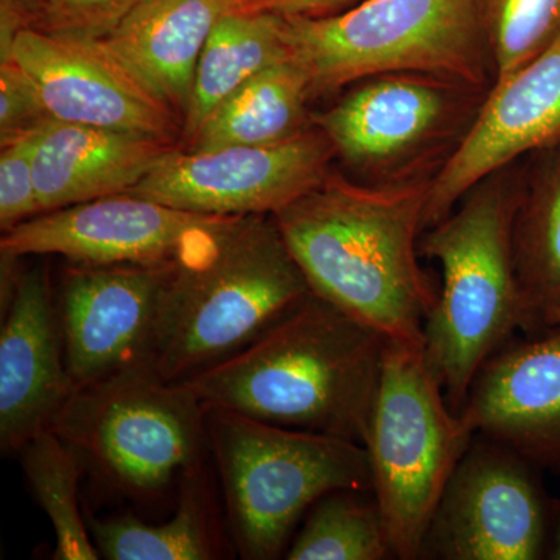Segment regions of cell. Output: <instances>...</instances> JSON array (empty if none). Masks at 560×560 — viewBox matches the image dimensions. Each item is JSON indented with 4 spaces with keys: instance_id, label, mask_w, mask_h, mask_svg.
I'll return each instance as SVG.
<instances>
[{
    "instance_id": "25",
    "label": "cell",
    "mask_w": 560,
    "mask_h": 560,
    "mask_svg": "<svg viewBox=\"0 0 560 560\" xmlns=\"http://www.w3.org/2000/svg\"><path fill=\"white\" fill-rule=\"evenodd\" d=\"M361 490H334L320 497L291 541L290 560H386L394 558L377 500ZM396 559V558H394Z\"/></svg>"
},
{
    "instance_id": "28",
    "label": "cell",
    "mask_w": 560,
    "mask_h": 560,
    "mask_svg": "<svg viewBox=\"0 0 560 560\" xmlns=\"http://www.w3.org/2000/svg\"><path fill=\"white\" fill-rule=\"evenodd\" d=\"M35 135L3 143L0 150V228L3 232L40 213L33 172Z\"/></svg>"
},
{
    "instance_id": "31",
    "label": "cell",
    "mask_w": 560,
    "mask_h": 560,
    "mask_svg": "<svg viewBox=\"0 0 560 560\" xmlns=\"http://www.w3.org/2000/svg\"><path fill=\"white\" fill-rule=\"evenodd\" d=\"M43 0H0V58L7 57L16 33L31 27Z\"/></svg>"
},
{
    "instance_id": "27",
    "label": "cell",
    "mask_w": 560,
    "mask_h": 560,
    "mask_svg": "<svg viewBox=\"0 0 560 560\" xmlns=\"http://www.w3.org/2000/svg\"><path fill=\"white\" fill-rule=\"evenodd\" d=\"M145 0H43L31 27L60 38L98 43Z\"/></svg>"
},
{
    "instance_id": "12",
    "label": "cell",
    "mask_w": 560,
    "mask_h": 560,
    "mask_svg": "<svg viewBox=\"0 0 560 560\" xmlns=\"http://www.w3.org/2000/svg\"><path fill=\"white\" fill-rule=\"evenodd\" d=\"M176 265H75L66 270L57 308L77 390L149 360L162 291Z\"/></svg>"
},
{
    "instance_id": "30",
    "label": "cell",
    "mask_w": 560,
    "mask_h": 560,
    "mask_svg": "<svg viewBox=\"0 0 560 560\" xmlns=\"http://www.w3.org/2000/svg\"><path fill=\"white\" fill-rule=\"evenodd\" d=\"M361 0H235L232 9L245 13H272L283 18H319L357 5Z\"/></svg>"
},
{
    "instance_id": "19",
    "label": "cell",
    "mask_w": 560,
    "mask_h": 560,
    "mask_svg": "<svg viewBox=\"0 0 560 560\" xmlns=\"http://www.w3.org/2000/svg\"><path fill=\"white\" fill-rule=\"evenodd\" d=\"M234 2L145 0L98 44L143 91L184 121L206 40Z\"/></svg>"
},
{
    "instance_id": "15",
    "label": "cell",
    "mask_w": 560,
    "mask_h": 560,
    "mask_svg": "<svg viewBox=\"0 0 560 560\" xmlns=\"http://www.w3.org/2000/svg\"><path fill=\"white\" fill-rule=\"evenodd\" d=\"M2 285L0 447L11 455L50 429L77 388L47 268L16 272Z\"/></svg>"
},
{
    "instance_id": "7",
    "label": "cell",
    "mask_w": 560,
    "mask_h": 560,
    "mask_svg": "<svg viewBox=\"0 0 560 560\" xmlns=\"http://www.w3.org/2000/svg\"><path fill=\"white\" fill-rule=\"evenodd\" d=\"M474 438L423 349L388 341L363 445L394 558H422L442 493Z\"/></svg>"
},
{
    "instance_id": "29",
    "label": "cell",
    "mask_w": 560,
    "mask_h": 560,
    "mask_svg": "<svg viewBox=\"0 0 560 560\" xmlns=\"http://www.w3.org/2000/svg\"><path fill=\"white\" fill-rule=\"evenodd\" d=\"M50 119L27 70L13 58L0 60V145L33 135Z\"/></svg>"
},
{
    "instance_id": "10",
    "label": "cell",
    "mask_w": 560,
    "mask_h": 560,
    "mask_svg": "<svg viewBox=\"0 0 560 560\" xmlns=\"http://www.w3.org/2000/svg\"><path fill=\"white\" fill-rule=\"evenodd\" d=\"M235 217H210L131 194L80 202L3 232L2 256H62L77 265L194 264L215 248Z\"/></svg>"
},
{
    "instance_id": "2",
    "label": "cell",
    "mask_w": 560,
    "mask_h": 560,
    "mask_svg": "<svg viewBox=\"0 0 560 560\" xmlns=\"http://www.w3.org/2000/svg\"><path fill=\"white\" fill-rule=\"evenodd\" d=\"M388 340L308 294L256 340L183 383L206 410L363 445Z\"/></svg>"
},
{
    "instance_id": "8",
    "label": "cell",
    "mask_w": 560,
    "mask_h": 560,
    "mask_svg": "<svg viewBox=\"0 0 560 560\" xmlns=\"http://www.w3.org/2000/svg\"><path fill=\"white\" fill-rule=\"evenodd\" d=\"M208 411L149 360L70 397L50 429L120 493L147 499L200 466Z\"/></svg>"
},
{
    "instance_id": "24",
    "label": "cell",
    "mask_w": 560,
    "mask_h": 560,
    "mask_svg": "<svg viewBox=\"0 0 560 560\" xmlns=\"http://www.w3.org/2000/svg\"><path fill=\"white\" fill-rule=\"evenodd\" d=\"M20 455L33 495L54 526V559L101 558L80 508L79 482L84 464L79 453L46 430L28 441Z\"/></svg>"
},
{
    "instance_id": "11",
    "label": "cell",
    "mask_w": 560,
    "mask_h": 560,
    "mask_svg": "<svg viewBox=\"0 0 560 560\" xmlns=\"http://www.w3.org/2000/svg\"><path fill=\"white\" fill-rule=\"evenodd\" d=\"M334 153L319 130L272 145L175 149L128 194L200 215H275L323 183Z\"/></svg>"
},
{
    "instance_id": "3",
    "label": "cell",
    "mask_w": 560,
    "mask_h": 560,
    "mask_svg": "<svg viewBox=\"0 0 560 560\" xmlns=\"http://www.w3.org/2000/svg\"><path fill=\"white\" fill-rule=\"evenodd\" d=\"M312 293L275 215L235 217L162 291L149 361L183 382L248 346Z\"/></svg>"
},
{
    "instance_id": "33",
    "label": "cell",
    "mask_w": 560,
    "mask_h": 560,
    "mask_svg": "<svg viewBox=\"0 0 560 560\" xmlns=\"http://www.w3.org/2000/svg\"><path fill=\"white\" fill-rule=\"evenodd\" d=\"M559 324H560V313H559L558 323H556V326H559Z\"/></svg>"
},
{
    "instance_id": "23",
    "label": "cell",
    "mask_w": 560,
    "mask_h": 560,
    "mask_svg": "<svg viewBox=\"0 0 560 560\" xmlns=\"http://www.w3.org/2000/svg\"><path fill=\"white\" fill-rule=\"evenodd\" d=\"M522 327L528 337L556 326L560 313V158L522 198L514 228Z\"/></svg>"
},
{
    "instance_id": "9",
    "label": "cell",
    "mask_w": 560,
    "mask_h": 560,
    "mask_svg": "<svg viewBox=\"0 0 560 560\" xmlns=\"http://www.w3.org/2000/svg\"><path fill=\"white\" fill-rule=\"evenodd\" d=\"M539 474V467L506 445L475 434L442 493L423 555L444 560L547 559L552 499Z\"/></svg>"
},
{
    "instance_id": "13",
    "label": "cell",
    "mask_w": 560,
    "mask_h": 560,
    "mask_svg": "<svg viewBox=\"0 0 560 560\" xmlns=\"http://www.w3.org/2000/svg\"><path fill=\"white\" fill-rule=\"evenodd\" d=\"M560 140V36L492 91L459 145L431 178L425 230L481 180L528 151Z\"/></svg>"
},
{
    "instance_id": "20",
    "label": "cell",
    "mask_w": 560,
    "mask_h": 560,
    "mask_svg": "<svg viewBox=\"0 0 560 560\" xmlns=\"http://www.w3.org/2000/svg\"><path fill=\"white\" fill-rule=\"evenodd\" d=\"M290 57L282 16L234 9L224 13L206 40L195 73L190 105L183 121L187 142L246 81Z\"/></svg>"
},
{
    "instance_id": "14",
    "label": "cell",
    "mask_w": 560,
    "mask_h": 560,
    "mask_svg": "<svg viewBox=\"0 0 560 560\" xmlns=\"http://www.w3.org/2000/svg\"><path fill=\"white\" fill-rule=\"evenodd\" d=\"M27 70L51 119L173 142L183 121L154 101L98 43L21 28L9 55Z\"/></svg>"
},
{
    "instance_id": "21",
    "label": "cell",
    "mask_w": 560,
    "mask_h": 560,
    "mask_svg": "<svg viewBox=\"0 0 560 560\" xmlns=\"http://www.w3.org/2000/svg\"><path fill=\"white\" fill-rule=\"evenodd\" d=\"M311 79L290 57L234 92L210 114L189 140V150L208 151L234 145H272L307 130Z\"/></svg>"
},
{
    "instance_id": "6",
    "label": "cell",
    "mask_w": 560,
    "mask_h": 560,
    "mask_svg": "<svg viewBox=\"0 0 560 560\" xmlns=\"http://www.w3.org/2000/svg\"><path fill=\"white\" fill-rule=\"evenodd\" d=\"M206 411L232 539L243 559L280 558L320 497L341 489L372 493L370 458L359 442Z\"/></svg>"
},
{
    "instance_id": "17",
    "label": "cell",
    "mask_w": 560,
    "mask_h": 560,
    "mask_svg": "<svg viewBox=\"0 0 560 560\" xmlns=\"http://www.w3.org/2000/svg\"><path fill=\"white\" fill-rule=\"evenodd\" d=\"M460 90L467 88L436 77L386 73L363 80L315 121L352 167L390 171L444 135Z\"/></svg>"
},
{
    "instance_id": "1",
    "label": "cell",
    "mask_w": 560,
    "mask_h": 560,
    "mask_svg": "<svg viewBox=\"0 0 560 560\" xmlns=\"http://www.w3.org/2000/svg\"><path fill=\"white\" fill-rule=\"evenodd\" d=\"M429 179L360 184L327 175L275 213L312 293L389 342L423 349L440 291L419 264Z\"/></svg>"
},
{
    "instance_id": "18",
    "label": "cell",
    "mask_w": 560,
    "mask_h": 560,
    "mask_svg": "<svg viewBox=\"0 0 560 560\" xmlns=\"http://www.w3.org/2000/svg\"><path fill=\"white\" fill-rule=\"evenodd\" d=\"M175 149L167 140L47 120L33 147L40 213L128 194Z\"/></svg>"
},
{
    "instance_id": "16",
    "label": "cell",
    "mask_w": 560,
    "mask_h": 560,
    "mask_svg": "<svg viewBox=\"0 0 560 560\" xmlns=\"http://www.w3.org/2000/svg\"><path fill=\"white\" fill-rule=\"evenodd\" d=\"M459 416L475 434L560 475V324L490 357Z\"/></svg>"
},
{
    "instance_id": "22",
    "label": "cell",
    "mask_w": 560,
    "mask_h": 560,
    "mask_svg": "<svg viewBox=\"0 0 560 560\" xmlns=\"http://www.w3.org/2000/svg\"><path fill=\"white\" fill-rule=\"evenodd\" d=\"M175 515L150 525L132 514L86 517L92 540L109 560H210L220 558L215 508L202 464L179 478Z\"/></svg>"
},
{
    "instance_id": "5",
    "label": "cell",
    "mask_w": 560,
    "mask_h": 560,
    "mask_svg": "<svg viewBox=\"0 0 560 560\" xmlns=\"http://www.w3.org/2000/svg\"><path fill=\"white\" fill-rule=\"evenodd\" d=\"M283 20L313 95L386 73L478 91L493 68L477 0H361L329 16Z\"/></svg>"
},
{
    "instance_id": "32",
    "label": "cell",
    "mask_w": 560,
    "mask_h": 560,
    "mask_svg": "<svg viewBox=\"0 0 560 560\" xmlns=\"http://www.w3.org/2000/svg\"><path fill=\"white\" fill-rule=\"evenodd\" d=\"M547 559L560 560V500L552 499L550 544Z\"/></svg>"
},
{
    "instance_id": "4",
    "label": "cell",
    "mask_w": 560,
    "mask_h": 560,
    "mask_svg": "<svg viewBox=\"0 0 560 560\" xmlns=\"http://www.w3.org/2000/svg\"><path fill=\"white\" fill-rule=\"evenodd\" d=\"M499 175L477 184L420 242L444 280L423 353L456 415L482 364L522 327L514 228L523 195Z\"/></svg>"
},
{
    "instance_id": "26",
    "label": "cell",
    "mask_w": 560,
    "mask_h": 560,
    "mask_svg": "<svg viewBox=\"0 0 560 560\" xmlns=\"http://www.w3.org/2000/svg\"><path fill=\"white\" fill-rule=\"evenodd\" d=\"M493 65V81L548 49L560 36V0H477Z\"/></svg>"
}]
</instances>
